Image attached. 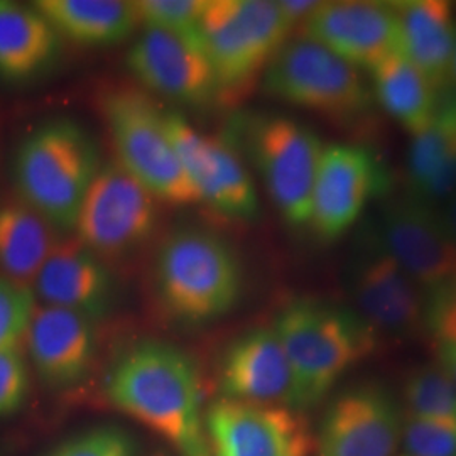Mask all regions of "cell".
Segmentation results:
<instances>
[{
	"label": "cell",
	"mask_w": 456,
	"mask_h": 456,
	"mask_svg": "<svg viewBox=\"0 0 456 456\" xmlns=\"http://www.w3.org/2000/svg\"><path fill=\"white\" fill-rule=\"evenodd\" d=\"M105 391L115 408L181 456H212L201 419V375L184 350L158 340L134 345L115 360Z\"/></svg>",
	"instance_id": "1"
},
{
	"label": "cell",
	"mask_w": 456,
	"mask_h": 456,
	"mask_svg": "<svg viewBox=\"0 0 456 456\" xmlns=\"http://www.w3.org/2000/svg\"><path fill=\"white\" fill-rule=\"evenodd\" d=\"M102 166L94 134L75 118L58 117L22 137L12 175L24 205L68 233Z\"/></svg>",
	"instance_id": "2"
},
{
	"label": "cell",
	"mask_w": 456,
	"mask_h": 456,
	"mask_svg": "<svg viewBox=\"0 0 456 456\" xmlns=\"http://www.w3.org/2000/svg\"><path fill=\"white\" fill-rule=\"evenodd\" d=\"M293 372V409L314 406L354 363L369 357L377 333L357 311L320 299H294L273 326Z\"/></svg>",
	"instance_id": "3"
},
{
	"label": "cell",
	"mask_w": 456,
	"mask_h": 456,
	"mask_svg": "<svg viewBox=\"0 0 456 456\" xmlns=\"http://www.w3.org/2000/svg\"><path fill=\"white\" fill-rule=\"evenodd\" d=\"M154 284L173 318L186 325H207L237 306L244 273L233 247L222 235L184 227L159 245Z\"/></svg>",
	"instance_id": "4"
},
{
	"label": "cell",
	"mask_w": 456,
	"mask_h": 456,
	"mask_svg": "<svg viewBox=\"0 0 456 456\" xmlns=\"http://www.w3.org/2000/svg\"><path fill=\"white\" fill-rule=\"evenodd\" d=\"M228 139L259 173L282 218L294 227L310 225L311 195L323 154L318 134L293 117L239 115Z\"/></svg>",
	"instance_id": "5"
},
{
	"label": "cell",
	"mask_w": 456,
	"mask_h": 456,
	"mask_svg": "<svg viewBox=\"0 0 456 456\" xmlns=\"http://www.w3.org/2000/svg\"><path fill=\"white\" fill-rule=\"evenodd\" d=\"M102 114L114 144L115 163L158 201L200 203L166 129L164 110L152 98L139 90H112L102 98Z\"/></svg>",
	"instance_id": "6"
},
{
	"label": "cell",
	"mask_w": 456,
	"mask_h": 456,
	"mask_svg": "<svg viewBox=\"0 0 456 456\" xmlns=\"http://www.w3.org/2000/svg\"><path fill=\"white\" fill-rule=\"evenodd\" d=\"M291 31L277 2L207 0L200 33L220 98L264 73Z\"/></svg>",
	"instance_id": "7"
},
{
	"label": "cell",
	"mask_w": 456,
	"mask_h": 456,
	"mask_svg": "<svg viewBox=\"0 0 456 456\" xmlns=\"http://www.w3.org/2000/svg\"><path fill=\"white\" fill-rule=\"evenodd\" d=\"M267 95L340 124L367 114L372 94L359 68L310 39L286 41L262 73Z\"/></svg>",
	"instance_id": "8"
},
{
	"label": "cell",
	"mask_w": 456,
	"mask_h": 456,
	"mask_svg": "<svg viewBox=\"0 0 456 456\" xmlns=\"http://www.w3.org/2000/svg\"><path fill=\"white\" fill-rule=\"evenodd\" d=\"M156 196L117 163H105L83 200L75 239L102 261L129 257L159 224Z\"/></svg>",
	"instance_id": "9"
},
{
	"label": "cell",
	"mask_w": 456,
	"mask_h": 456,
	"mask_svg": "<svg viewBox=\"0 0 456 456\" xmlns=\"http://www.w3.org/2000/svg\"><path fill=\"white\" fill-rule=\"evenodd\" d=\"M164 122L200 203L233 220H254L259 196L244 156L227 135L201 134L178 110H164Z\"/></svg>",
	"instance_id": "10"
},
{
	"label": "cell",
	"mask_w": 456,
	"mask_h": 456,
	"mask_svg": "<svg viewBox=\"0 0 456 456\" xmlns=\"http://www.w3.org/2000/svg\"><path fill=\"white\" fill-rule=\"evenodd\" d=\"M382 247L426 297L456 289V248L443 215L414 196L395 200L375 230Z\"/></svg>",
	"instance_id": "11"
},
{
	"label": "cell",
	"mask_w": 456,
	"mask_h": 456,
	"mask_svg": "<svg viewBox=\"0 0 456 456\" xmlns=\"http://www.w3.org/2000/svg\"><path fill=\"white\" fill-rule=\"evenodd\" d=\"M212 456H284L313 450L306 418L288 406L222 397L205 416Z\"/></svg>",
	"instance_id": "12"
},
{
	"label": "cell",
	"mask_w": 456,
	"mask_h": 456,
	"mask_svg": "<svg viewBox=\"0 0 456 456\" xmlns=\"http://www.w3.org/2000/svg\"><path fill=\"white\" fill-rule=\"evenodd\" d=\"M387 183V171L367 147L325 146L311 195V227L322 239H338Z\"/></svg>",
	"instance_id": "13"
},
{
	"label": "cell",
	"mask_w": 456,
	"mask_h": 456,
	"mask_svg": "<svg viewBox=\"0 0 456 456\" xmlns=\"http://www.w3.org/2000/svg\"><path fill=\"white\" fill-rule=\"evenodd\" d=\"M132 78L147 92L186 107H208L220 98L205 49L176 34L147 29L126 54Z\"/></svg>",
	"instance_id": "14"
},
{
	"label": "cell",
	"mask_w": 456,
	"mask_h": 456,
	"mask_svg": "<svg viewBox=\"0 0 456 456\" xmlns=\"http://www.w3.org/2000/svg\"><path fill=\"white\" fill-rule=\"evenodd\" d=\"M350 276L357 313L375 333L406 338L426 328V294L382 247L377 233L352 264Z\"/></svg>",
	"instance_id": "15"
},
{
	"label": "cell",
	"mask_w": 456,
	"mask_h": 456,
	"mask_svg": "<svg viewBox=\"0 0 456 456\" xmlns=\"http://www.w3.org/2000/svg\"><path fill=\"white\" fill-rule=\"evenodd\" d=\"M299 34L359 69L370 71L397 54V22L392 2H320L318 9L299 26Z\"/></svg>",
	"instance_id": "16"
},
{
	"label": "cell",
	"mask_w": 456,
	"mask_h": 456,
	"mask_svg": "<svg viewBox=\"0 0 456 456\" xmlns=\"http://www.w3.org/2000/svg\"><path fill=\"white\" fill-rule=\"evenodd\" d=\"M401 441V421L389 395L375 386L342 394L320 428V456H392Z\"/></svg>",
	"instance_id": "17"
},
{
	"label": "cell",
	"mask_w": 456,
	"mask_h": 456,
	"mask_svg": "<svg viewBox=\"0 0 456 456\" xmlns=\"http://www.w3.org/2000/svg\"><path fill=\"white\" fill-rule=\"evenodd\" d=\"M24 342L39 379L53 389L83 382L97 357V322L80 313L36 306Z\"/></svg>",
	"instance_id": "18"
},
{
	"label": "cell",
	"mask_w": 456,
	"mask_h": 456,
	"mask_svg": "<svg viewBox=\"0 0 456 456\" xmlns=\"http://www.w3.org/2000/svg\"><path fill=\"white\" fill-rule=\"evenodd\" d=\"M33 282L34 296L43 305L75 311L94 322L114 308L112 271L77 239L58 240Z\"/></svg>",
	"instance_id": "19"
},
{
	"label": "cell",
	"mask_w": 456,
	"mask_h": 456,
	"mask_svg": "<svg viewBox=\"0 0 456 456\" xmlns=\"http://www.w3.org/2000/svg\"><path fill=\"white\" fill-rule=\"evenodd\" d=\"M218 384L228 399L293 408V372L273 328L250 330L228 345Z\"/></svg>",
	"instance_id": "20"
},
{
	"label": "cell",
	"mask_w": 456,
	"mask_h": 456,
	"mask_svg": "<svg viewBox=\"0 0 456 456\" xmlns=\"http://www.w3.org/2000/svg\"><path fill=\"white\" fill-rule=\"evenodd\" d=\"M397 22V54L416 66L431 85L446 86L455 48L453 9L444 0L392 2Z\"/></svg>",
	"instance_id": "21"
},
{
	"label": "cell",
	"mask_w": 456,
	"mask_h": 456,
	"mask_svg": "<svg viewBox=\"0 0 456 456\" xmlns=\"http://www.w3.org/2000/svg\"><path fill=\"white\" fill-rule=\"evenodd\" d=\"M34 7L61 39L88 48L120 45L141 28L135 2L127 0H39Z\"/></svg>",
	"instance_id": "22"
},
{
	"label": "cell",
	"mask_w": 456,
	"mask_h": 456,
	"mask_svg": "<svg viewBox=\"0 0 456 456\" xmlns=\"http://www.w3.org/2000/svg\"><path fill=\"white\" fill-rule=\"evenodd\" d=\"M63 39L36 7L0 0V75L11 80L33 78L48 69Z\"/></svg>",
	"instance_id": "23"
},
{
	"label": "cell",
	"mask_w": 456,
	"mask_h": 456,
	"mask_svg": "<svg viewBox=\"0 0 456 456\" xmlns=\"http://www.w3.org/2000/svg\"><path fill=\"white\" fill-rule=\"evenodd\" d=\"M379 105L412 135L426 129L438 110L436 88L401 54H392L370 69Z\"/></svg>",
	"instance_id": "24"
},
{
	"label": "cell",
	"mask_w": 456,
	"mask_h": 456,
	"mask_svg": "<svg viewBox=\"0 0 456 456\" xmlns=\"http://www.w3.org/2000/svg\"><path fill=\"white\" fill-rule=\"evenodd\" d=\"M408 180L412 196L433 207L456 196L455 135L438 110L426 129L412 135Z\"/></svg>",
	"instance_id": "25"
},
{
	"label": "cell",
	"mask_w": 456,
	"mask_h": 456,
	"mask_svg": "<svg viewBox=\"0 0 456 456\" xmlns=\"http://www.w3.org/2000/svg\"><path fill=\"white\" fill-rule=\"evenodd\" d=\"M54 228L26 205L0 207V271L28 284L34 281L53 252Z\"/></svg>",
	"instance_id": "26"
},
{
	"label": "cell",
	"mask_w": 456,
	"mask_h": 456,
	"mask_svg": "<svg viewBox=\"0 0 456 456\" xmlns=\"http://www.w3.org/2000/svg\"><path fill=\"white\" fill-rule=\"evenodd\" d=\"M404 401L409 416L456 421V384L440 363L426 365L409 375Z\"/></svg>",
	"instance_id": "27"
},
{
	"label": "cell",
	"mask_w": 456,
	"mask_h": 456,
	"mask_svg": "<svg viewBox=\"0 0 456 456\" xmlns=\"http://www.w3.org/2000/svg\"><path fill=\"white\" fill-rule=\"evenodd\" d=\"M207 0H137L141 28L176 34L201 43L200 24Z\"/></svg>",
	"instance_id": "28"
},
{
	"label": "cell",
	"mask_w": 456,
	"mask_h": 456,
	"mask_svg": "<svg viewBox=\"0 0 456 456\" xmlns=\"http://www.w3.org/2000/svg\"><path fill=\"white\" fill-rule=\"evenodd\" d=\"M36 310V296L29 284L0 276V350L24 342Z\"/></svg>",
	"instance_id": "29"
},
{
	"label": "cell",
	"mask_w": 456,
	"mask_h": 456,
	"mask_svg": "<svg viewBox=\"0 0 456 456\" xmlns=\"http://www.w3.org/2000/svg\"><path fill=\"white\" fill-rule=\"evenodd\" d=\"M404 444L411 456H456V421L408 416Z\"/></svg>",
	"instance_id": "30"
},
{
	"label": "cell",
	"mask_w": 456,
	"mask_h": 456,
	"mask_svg": "<svg viewBox=\"0 0 456 456\" xmlns=\"http://www.w3.org/2000/svg\"><path fill=\"white\" fill-rule=\"evenodd\" d=\"M29 394V369L20 346L0 350V418L24 406Z\"/></svg>",
	"instance_id": "31"
},
{
	"label": "cell",
	"mask_w": 456,
	"mask_h": 456,
	"mask_svg": "<svg viewBox=\"0 0 456 456\" xmlns=\"http://www.w3.org/2000/svg\"><path fill=\"white\" fill-rule=\"evenodd\" d=\"M49 456H134V444L117 428H97L61 443Z\"/></svg>",
	"instance_id": "32"
},
{
	"label": "cell",
	"mask_w": 456,
	"mask_h": 456,
	"mask_svg": "<svg viewBox=\"0 0 456 456\" xmlns=\"http://www.w3.org/2000/svg\"><path fill=\"white\" fill-rule=\"evenodd\" d=\"M281 12L291 28H299L318 9L320 2L314 0H281L277 2Z\"/></svg>",
	"instance_id": "33"
},
{
	"label": "cell",
	"mask_w": 456,
	"mask_h": 456,
	"mask_svg": "<svg viewBox=\"0 0 456 456\" xmlns=\"http://www.w3.org/2000/svg\"><path fill=\"white\" fill-rule=\"evenodd\" d=\"M438 112L453 132L456 141V92H450L448 97L438 103Z\"/></svg>",
	"instance_id": "34"
},
{
	"label": "cell",
	"mask_w": 456,
	"mask_h": 456,
	"mask_svg": "<svg viewBox=\"0 0 456 456\" xmlns=\"http://www.w3.org/2000/svg\"><path fill=\"white\" fill-rule=\"evenodd\" d=\"M441 215H443L444 225L448 228V233H450L452 242H453L456 248V196L444 205V210L441 212Z\"/></svg>",
	"instance_id": "35"
},
{
	"label": "cell",
	"mask_w": 456,
	"mask_h": 456,
	"mask_svg": "<svg viewBox=\"0 0 456 456\" xmlns=\"http://www.w3.org/2000/svg\"><path fill=\"white\" fill-rule=\"evenodd\" d=\"M446 86H448L452 92H456V39L455 48H453V54H452V61H450V68H448Z\"/></svg>",
	"instance_id": "36"
},
{
	"label": "cell",
	"mask_w": 456,
	"mask_h": 456,
	"mask_svg": "<svg viewBox=\"0 0 456 456\" xmlns=\"http://www.w3.org/2000/svg\"><path fill=\"white\" fill-rule=\"evenodd\" d=\"M310 455V452H293V453H288V455L284 456H308Z\"/></svg>",
	"instance_id": "37"
}]
</instances>
